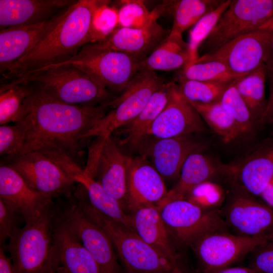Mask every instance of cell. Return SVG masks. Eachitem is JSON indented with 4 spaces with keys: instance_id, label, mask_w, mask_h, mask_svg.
Listing matches in <instances>:
<instances>
[{
    "instance_id": "1",
    "label": "cell",
    "mask_w": 273,
    "mask_h": 273,
    "mask_svg": "<svg viewBox=\"0 0 273 273\" xmlns=\"http://www.w3.org/2000/svg\"><path fill=\"white\" fill-rule=\"evenodd\" d=\"M107 108L105 104L71 105L34 88L24 100L16 122L22 125L25 132L20 155L54 148L74 159L81 153L80 144L85 134L106 114Z\"/></svg>"
},
{
    "instance_id": "2",
    "label": "cell",
    "mask_w": 273,
    "mask_h": 273,
    "mask_svg": "<svg viewBox=\"0 0 273 273\" xmlns=\"http://www.w3.org/2000/svg\"><path fill=\"white\" fill-rule=\"evenodd\" d=\"M102 0H78L61 14L40 40L25 55L1 73L14 80L72 58L88 44L94 13Z\"/></svg>"
},
{
    "instance_id": "3",
    "label": "cell",
    "mask_w": 273,
    "mask_h": 273,
    "mask_svg": "<svg viewBox=\"0 0 273 273\" xmlns=\"http://www.w3.org/2000/svg\"><path fill=\"white\" fill-rule=\"evenodd\" d=\"M76 197L77 205L109 237L129 273L181 271L178 265L145 242L134 231L96 210L88 201L84 191H78Z\"/></svg>"
},
{
    "instance_id": "4",
    "label": "cell",
    "mask_w": 273,
    "mask_h": 273,
    "mask_svg": "<svg viewBox=\"0 0 273 273\" xmlns=\"http://www.w3.org/2000/svg\"><path fill=\"white\" fill-rule=\"evenodd\" d=\"M58 212L53 204L38 218L12 233L5 248L14 273H55L53 245Z\"/></svg>"
},
{
    "instance_id": "5",
    "label": "cell",
    "mask_w": 273,
    "mask_h": 273,
    "mask_svg": "<svg viewBox=\"0 0 273 273\" xmlns=\"http://www.w3.org/2000/svg\"><path fill=\"white\" fill-rule=\"evenodd\" d=\"M8 83H35L53 98L71 105L92 107L111 101L107 88L85 72L72 65L52 68Z\"/></svg>"
},
{
    "instance_id": "6",
    "label": "cell",
    "mask_w": 273,
    "mask_h": 273,
    "mask_svg": "<svg viewBox=\"0 0 273 273\" xmlns=\"http://www.w3.org/2000/svg\"><path fill=\"white\" fill-rule=\"evenodd\" d=\"M141 62L125 53L103 48L97 43H88L68 60L37 72L72 65L88 74L106 88L123 92L140 71Z\"/></svg>"
},
{
    "instance_id": "7",
    "label": "cell",
    "mask_w": 273,
    "mask_h": 273,
    "mask_svg": "<svg viewBox=\"0 0 273 273\" xmlns=\"http://www.w3.org/2000/svg\"><path fill=\"white\" fill-rule=\"evenodd\" d=\"M272 42L273 22L235 38L200 56L195 61H219L233 72L242 75L265 65L268 67L270 72Z\"/></svg>"
},
{
    "instance_id": "8",
    "label": "cell",
    "mask_w": 273,
    "mask_h": 273,
    "mask_svg": "<svg viewBox=\"0 0 273 273\" xmlns=\"http://www.w3.org/2000/svg\"><path fill=\"white\" fill-rule=\"evenodd\" d=\"M164 83L155 72L140 71L120 96L105 104L112 109L88 130L84 139L110 136L114 131L132 121Z\"/></svg>"
},
{
    "instance_id": "9",
    "label": "cell",
    "mask_w": 273,
    "mask_h": 273,
    "mask_svg": "<svg viewBox=\"0 0 273 273\" xmlns=\"http://www.w3.org/2000/svg\"><path fill=\"white\" fill-rule=\"evenodd\" d=\"M272 22L273 0H231L199 52L206 54Z\"/></svg>"
},
{
    "instance_id": "10",
    "label": "cell",
    "mask_w": 273,
    "mask_h": 273,
    "mask_svg": "<svg viewBox=\"0 0 273 273\" xmlns=\"http://www.w3.org/2000/svg\"><path fill=\"white\" fill-rule=\"evenodd\" d=\"M159 210L170 237L183 245L191 246L203 235L228 226L218 209H204L186 199L169 202Z\"/></svg>"
},
{
    "instance_id": "11",
    "label": "cell",
    "mask_w": 273,
    "mask_h": 273,
    "mask_svg": "<svg viewBox=\"0 0 273 273\" xmlns=\"http://www.w3.org/2000/svg\"><path fill=\"white\" fill-rule=\"evenodd\" d=\"M273 238V235L248 237L225 231L207 233L191 245L202 271L230 266Z\"/></svg>"
},
{
    "instance_id": "12",
    "label": "cell",
    "mask_w": 273,
    "mask_h": 273,
    "mask_svg": "<svg viewBox=\"0 0 273 273\" xmlns=\"http://www.w3.org/2000/svg\"><path fill=\"white\" fill-rule=\"evenodd\" d=\"M14 169L33 190L53 199L68 194L75 183L53 159L40 151L9 158Z\"/></svg>"
},
{
    "instance_id": "13",
    "label": "cell",
    "mask_w": 273,
    "mask_h": 273,
    "mask_svg": "<svg viewBox=\"0 0 273 273\" xmlns=\"http://www.w3.org/2000/svg\"><path fill=\"white\" fill-rule=\"evenodd\" d=\"M59 215L93 257L102 273H119L114 246L109 237L76 203L59 211Z\"/></svg>"
},
{
    "instance_id": "14",
    "label": "cell",
    "mask_w": 273,
    "mask_h": 273,
    "mask_svg": "<svg viewBox=\"0 0 273 273\" xmlns=\"http://www.w3.org/2000/svg\"><path fill=\"white\" fill-rule=\"evenodd\" d=\"M43 152L58 164L75 183L83 188L88 201L96 210L133 231L131 215L124 212L123 207L119 202L110 195L98 181L86 174L74 159L66 153L56 148H49Z\"/></svg>"
},
{
    "instance_id": "15",
    "label": "cell",
    "mask_w": 273,
    "mask_h": 273,
    "mask_svg": "<svg viewBox=\"0 0 273 273\" xmlns=\"http://www.w3.org/2000/svg\"><path fill=\"white\" fill-rule=\"evenodd\" d=\"M205 127L195 108L172 82L169 100L147 133L156 139L188 135L203 131Z\"/></svg>"
},
{
    "instance_id": "16",
    "label": "cell",
    "mask_w": 273,
    "mask_h": 273,
    "mask_svg": "<svg viewBox=\"0 0 273 273\" xmlns=\"http://www.w3.org/2000/svg\"><path fill=\"white\" fill-rule=\"evenodd\" d=\"M0 199L14 209L25 223L38 218L54 204L52 199L32 189L8 164L0 166Z\"/></svg>"
},
{
    "instance_id": "17",
    "label": "cell",
    "mask_w": 273,
    "mask_h": 273,
    "mask_svg": "<svg viewBox=\"0 0 273 273\" xmlns=\"http://www.w3.org/2000/svg\"><path fill=\"white\" fill-rule=\"evenodd\" d=\"M55 273H102L97 262L58 212L54 237Z\"/></svg>"
},
{
    "instance_id": "18",
    "label": "cell",
    "mask_w": 273,
    "mask_h": 273,
    "mask_svg": "<svg viewBox=\"0 0 273 273\" xmlns=\"http://www.w3.org/2000/svg\"><path fill=\"white\" fill-rule=\"evenodd\" d=\"M167 193L163 177L145 156L130 158L127 203L132 211L144 205H157Z\"/></svg>"
},
{
    "instance_id": "19",
    "label": "cell",
    "mask_w": 273,
    "mask_h": 273,
    "mask_svg": "<svg viewBox=\"0 0 273 273\" xmlns=\"http://www.w3.org/2000/svg\"><path fill=\"white\" fill-rule=\"evenodd\" d=\"M224 219L240 235H273V210L247 197H235L226 207Z\"/></svg>"
},
{
    "instance_id": "20",
    "label": "cell",
    "mask_w": 273,
    "mask_h": 273,
    "mask_svg": "<svg viewBox=\"0 0 273 273\" xmlns=\"http://www.w3.org/2000/svg\"><path fill=\"white\" fill-rule=\"evenodd\" d=\"M112 135L104 141L95 179L123 207L127 201V173L130 158Z\"/></svg>"
},
{
    "instance_id": "21",
    "label": "cell",
    "mask_w": 273,
    "mask_h": 273,
    "mask_svg": "<svg viewBox=\"0 0 273 273\" xmlns=\"http://www.w3.org/2000/svg\"><path fill=\"white\" fill-rule=\"evenodd\" d=\"M144 156L149 157L152 164L163 178H175L184 163L191 154L202 148L200 144L187 135L156 139L145 147Z\"/></svg>"
},
{
    "instance_id": "22",
    "label": "cell",
    "mask_w": 273,
    "mask_h": 273,
    "mask_svg": "<svg viewBox=\"0 0 273 273\" xmlns=\"http://www.w3.org/2000/svg\"><path fill=\"white\" fill-rule=\"evenodd\" d=\"M157 20L140 29L118 28L101 47L119 51L140 61L146 58L170 33Z\"/></svg>"
},
{
    "instance_id": "23",
    "label": "cell",
    "mask_w": 273,
    "mask_h": 273,
    "mask_svg": "<svg viewBox=\"0 0 273 273\" xmlns=\"http://www.w3.org/2000/svg\"><path fill=\"white\" fill-rule=\"evenodd\" d=\"M248 192L259 196L273 178V143L223 168Z\"/></svg>"
},
{
    "instance_id": "24",
    "label": "cell",
    "mask_w": 273,
    "mask_h": 273,
    "mask_svg": "<svg viewBox=\"0 0 273 273\" xmlns=\"http://www.w3.org/2000/svg\"><path fill=\"white\" fill-rule=\"evenodd\" d=\"M74 0H0L1 30L37 24L49 20L56 11L68 8Z\"/></svg>"
},
{
    "instance_id": "25",
    "label": "cell",
    "mask_w": 273,
    "mask_h": 273,
    "mask_svg": "<svg viewBox=\"0 0 273 273\" xmlns=\"http://www.w3.org/2000/svg\"><path fill=\"white\" fill-rule=\"evenodd\" d=\"M56 16L39 23L1 30V74L36 45L53 25Z\"/></svg>"
},
{
    "instance_id": "26",
    "label": "cell",
    "mask_w": 273,
    "mask_h": 273,
    "mask_svg": "<svg viewBox=\"0 0 273 273\" xmlns=\"http://www.w3.org/2000/svg\"><path fill=\"white\" fill-rule=\"evenodd\" d=\"M131 215L133 231L145 242L166 255L178 265L177 257L170 237L155 205L139 207Z\"/></svg>"
},
{
    "instance_id": "27",
    "label": "cell",
    "mask_w": 273,
    "mask_h": 273,
    "mask_svg": "<svg viewBox=\"0 0 273 273\" xmlns=\"http://www.w3.org/2000/svg\"><path fill=\"white\" fill-rule=\"evenodd\" d=\"M172 83L164 82L153 94L143 109L132 121L117 129L121 136L118 141L121 145L136 148L142 146L150 126L167 104Z\"/></svg>"
},
{
    "instance_id": "28",
    "label": "cell",
    "mask_w": 273,
    "mask_h": 273,
    "mask_svg": "<svg viewBox=\"0 0 273 273\" xmlns=\"http://www.w3.org/2000/svg\"><path fill=\"white\" fill-rule=\"evenodd\" d=\"M190 63L188 43L182 35L170 33L140 63V71H168L183 69Z\"/></svg>"
},
{
    "instance_id": "29",
    "label": "cell",
    "mask_w": 273,
    "mask_h": 273,
    "mask_svg": "<svg viewBox=\"0 0 273 273\" xmlns=\"http://www.w3.org/2000/svg\"><path fill=\"white\" fill-rule=\"evenodd\" d=\"M215 172L216 168L208 158L198 152L191 154L183 165L178 182L156 206L160 208L169 202L185 199L193 189L209 180Z\"/></svg>"
},
{
    "instance_id": "30",
    "label": "cell",
    "mask_w": 273,
    "mask_h": 273,
    "mask_svg": "<svg viewBox=\"0 0 273 273\" xmlns=\"http://www.w3.org/2000/svg\"><path fill=\"white\" fill-rule=\"evenodd\" d=\"M269 72L262 66L234 82L235 86L257 122L260 123L267 107L265 83Z\"/></svg>"
},
{
    "instance_id": "31",
    "label": "cell",
    "mask_w": 273,
    "mask_h": 273,
    "mask_svg": "<svg viewBox=\"0 0 273 273\" xmlns=\"http://www.w3.org/2000/svg\"><path fill=\"white\" fill-rule=\"evenodd\" d=\"M223 0L168 1L167 12L172 15L173 22L170 32L182 35L203 16L214 10Z\"/></svg>"
},
{
    "instance_id": "32",
    "label": "cell",
    "mask_w": 273,
    "mask_h": 273,
    "mask_svg": "<svg viewBox=\"0 0 273 273\" xmlns=\"http://www.w3.org/2000/svg\"><path fill=\"white\" fill-rule=\"evenodd\" d=\"M189 101L224 142L231 143L242 135L238 125L219 101L210 103Z\"/></svg>"
},
{
    "instance_id": "33",
    "label": "cell",
    "mask_w": 273,
    "mask_h": 273,
    "mask_svg": "<svg viewBox=\"0 0 273 273\" xmlns=\"http://www.w3.org/2000/svg\"><path fill=\"white\" fill-rule=\"evenodd\" d=\"M30 83H1L0 87V124L16 123L25 99L33 91Z\"/></svg>"
},
{
    "instance_id": "34",
    "label": "cell",
    "mask_w": 273,
    "mask_h": 273,
    "mask_svg": "<svg viewBox=\"0 0 273 273\" xmlns=\"http://www.w3.org/2000/svg\"><path fill=\"white\" fill-rule=\"evenodd\" d=\"M118 9L119 27L140 29L149 25L165 12L163 4L149 11L145 3L140 0L120 1Z\"/></svg>"
},
{
    "instance_id": "35",
    "label": "cell",
    "mask_w": 273,
    "mask_h": 273,
    "mask_svg": "<svg viewBox=\"0 0 273 273\" xmlns=\"http://www.w3.org/2000/svg\"><path fill=\"white\" fill-rule=\"evenodd\" d=\"M245 75L233 72L224 63L195 61L181 69L178 78L203 81L233 82Z\"/></svg>"
},
{
    "instance_id": "36",
    "label": "cell",
    "mask_w": 273,
    "mask_h": 273,
    "mask_svg": "<svg viewBox=\"0 0 273 273\" xmlns=\"http://www.w3.org/2000/svg\"><path fill=\"white\" fill-rule=\"evenodd\" d=\"M103 1L95 11L90 24L88 43H101L119 28L118 9Z\"/></svg>"
},
{
    "instance_id": "37",
    "label": "cell",
    "mask_w": 273,
    "mask_h": 273,
    "mask_svg": "<svg viewBox=\"0 0 273 273\" xmlns=\"http://www.w3.org/2000/svg\"><path fill=\"white\" fill-rule=\"evenodd\" d=\"M234 82L226 87L219 101L237 123L242 134H246L253 130L257 121L237 89Z\"/></svg>"
},
{
    "instance_id": "38",
    "label": "cell",
    "mask_w": 273,
    "mask_h": 273,
    "mask_svg": "<svg viewBox=\"0 0 273 273\" xmlns=\"http://www.w3.org/2000/svg\"><path fill=\"white\" fill-rule=\"evenodd\" d=\"M177 79L178 85L184 96L190 101L202 103L219 101L225 89L232 82Z\"/></svg>"
},
{
    "instance_id": "39",
    "label": "cell",
    "mask_w": 273,
    "mask_h": 273,
    "mask_svg": "<svg viewBox=\"0 0 273 273\" xmlns=\"http://www.w3.org/2000/svg\"><path fill=\"white\" fill-rule=\"evenodd\" d=\"M231 2V0H223L216 9L203 16L190 30L188 42L190 60L189 64L200 57L199 50L201 45L211 33Z\"/></svg>"
},
{
    "instance_id": "40",
    "label": "cell",
    "mask_w": 273,
    "mask_h": 273,
    "mask_svg": "<svg viewBox=\"0 0 273 273\" xmlns=\"http://www.w3.org/2000/svg\"><path fill=\"white\" fill-rule=\"evenodd\" d=\"M186 197V200L201 208L213 210L221 204L224 193L220 186L207 180L193 189Z\"/></svg>"
},
{
    "instance_id": "41",
    "label": "cell",
    "mask_w": 273,
    "mask_h": 273,
    "mask_svg": "<svg viewBox=\"0 0 273 273\" xmlns=\"http://www.w3.org/2000/svg\"><path fill=\"white\" fill-rule=\"evenodd\" d=\"M25 140V132L22 125L16 123L0 126V155L12 158L20 154Z\"/></svg>"
},
{
    "instance_id": "42",
    "label": "cell",
    "mask_w": 273,
    "mask_h": 273,
    "mask_svg": "<svg viewBox=\"0 0 273 273\" xmlns=\"http://www.w3.org/2000/svg\"><path fill=\"white\" fill-rule=\"evenodd\" d=\"M20 217L22 218L14 209L0 199V247L5 249L6 241L19 228L17 224Z\"/></svg>"
},
{
    "instance_id": "43",
    "label": "cell",
    "mask_w": 273,
    "mask_h": 273,
    "mask_svg": "<svg viewBox=\"0 0 273 273\" xmlns=\"http://www.w3.org/2000/svg\"><path fill=\"white\" fill-rule=\"evenodd\" d=\"M250 267L255 273H273V238L254 251Z\"/></svg>"
},
{
    "instance_id": "44",
    "label": "cell",
    "mask_w": 273,
    "mask_h": 273,
    "mask_svg": "<svg viewBox=\"0 0 273 273\" xmlns=\"http://www.w3.org/2000/svg\"><path fill=\"white\" fill-rule=\"evenodd\" d=\"M269 79V92L267 107L260 123L273 121V70L268 75Z\"/></svg>"
},
{
    "instance_id": "45",
    "label": "cell",
    "mask_w": 273,
    "mask_h": 273,
    "mask_svg": "<svg viewBox=\"0 0 273 273\" xmlns=\"http://www.w3.org/2000/svg\"><path fill=\"white\" fill-rule=\"evenodd\" d=\"M4 250L0 247V273H14L12 260L6 255Z\"/></svg>"
},
{
    "instance_id": "46",
    "label": "cell",
    "mask_w": 273,
    "mask_h": 273,
    "mask_svg": "<svg viewBox=\"0 0 273 273\" xmlns=\"http://www.w3.org/2000/svg\"><path fill=\"white\" fill-rule=\"evenodd\" d=\"M203 273H255L250 267H226L215 270L203 272Z\"/></svg>"
},
{
    "instance_id": "47",
    "label": "cell",
    "mask_w": 273,
    "mask_h": 273,
    "mask_svg": "<svg viewBox=\"0 0 273 273\" xmlns=\"http://www.w3.org/2000/svg\"><path fill=\"white\" fill-rule=\"evenodd\" d=\"M268 206L273 208V178L259 195Z\"/></svg>"
},
{
    "instance_id": "48",
    "label": "cell",
    "mask_w": 273,
    "mask_h": 273,
    "mask_svg": "<svg viewBox=\"0 0 273 273\" xmlns=\"http://www.w3.org/2000/svg\"><path fill=\"white\" fill-rule=\"evenodd\" d=\"M160 273H183V272L181 271H166V272H162Z\"/></svg>"
},
{
    "instance_id": "49",
    "label": "cell",
    "mask_w": 273,
    "mask_h": 273,
    "mask_svg": "<svg viewBox=\"0 0 273 273\" xmlns=\"http://www.w3.org/2000/svg\"><path fill=\"white\" fill-rule=\"evenodd\" d=\"M272 70H273V42H272V67H271V69L270 71H272Z\"/></svg>"
}]
</instances>
